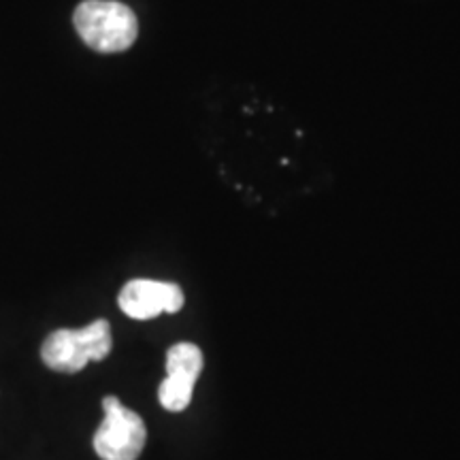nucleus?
I'll return each instance as SVG.
<instances>
[{
  "mask_svg": "<svg viewBox=\"0 0 460 460\" xmlns=\"http://www.w3.org/2000/svg\"><path fill=\"white\" fill-rule=\"evenodd\" d=\"M73 24L84 43L101 54L126 51L139 34L137 15L115 0H85L75 9Z\"/></svg>",
  "mask_w": 460,
  "mask_h": 460,
  "instance_id": "1",
  "label": "nucleus"
},
{
  "mask_svg": "<svg viewBox=\"0 0 460 460\" xmlns=\"http://www.w3.org/2000/svg\"><path fill=\"white\" fill-rule=\"evenodd\" d=\"M113 337L107 320H94L84 329H60L45 339L41 358L51 371L79 373L88 362H101L111 354Z\"/></svg>",
  "mask_w": 460,
  "mask_h": 460,
  "instance_id": "2",
  "label": "nucleus"
},
{
  "mask_svg": "<svg viewBox=\"0 0 460 460\" xmlns=\"http://www.w3.org/2000/svg\"><path fill=\"white\" fill-rule=\"evenodd\" d=\"M203 373V352L199 345L181 341L166 352V377L158 388V401L166 411H183Z\"/></svg>",
  "mask_w": 460,
  "mask_h": 460,
  "instance_id": "4",
  "label": "nucleus"
},
{
  "mask_svg": "<svg viewBox=\"0 0 460 460\" xmlns=\"http://www.w3.org/2000/svg\"><path fill=\"white\" fill-rule=\"evenodd\" d=\"M183 292L177 284L154 279H132L122 288L119 309L132 320H152L160 314H177L183 307Z\"/></svg>",
  "mask_w": 460,
  "mask_h": 460,
  "instance_id": "5",
  "label": "nucleus"
},
{
  "mask_svg": "<svg viewBox=\"0 0 460 460\" xmlns=\"http://www.w3.org/2000/svg\"><path fill=\"white\" fill-rule=\"evenodd\" d=\"M105 420L94 433V452L101 460H137L147 441L146 422L118 396L102 399Z\"/></svg>",
  "mask_w": 460,
  "mask_h": 460,
  "instance_id": "3",
  "label": "nucleus"
}]
</instances>
